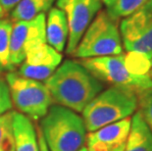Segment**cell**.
Returning a JSON list of instances; mask_svg holds the SVG:
<instances>
[{
    "mask_svg": "<svg viewBox=\"0 0 152 151\" xmlns=\"http://www.w3.org/2000/svg\"><path fill=\"white\" fill-rule=\"evenodd\" d=\"M13 103L7 82L4 79H0V116L11 111Z\"/></svg>",
    "mask_w": 152,
    "mask_h": 151,
    "instance_id": "cell-21",
    "label": "cell"
},
{
    "mask_svg": "<svg viewBox=\"0 0 152 151\" xmlns=\"http://www.w3.org/2000/svg\"><path fill=\"white\" fill-rule=\"evenodd\" d=\"M123 45L116 21L99 11L80 38L72 55L80 59L120 55Z\"/></svg>",
    "mask_w": 152,
    "mask_h": 151,
    "instance_id": "cell-4",
    "label": "cell"
},
{
    "mask_svg": "<svg viewBox=\"0 0 152 151\" xmlns=\"http://www.w3.org/2000/svg\"><path fill=\"white\" fill-rule=\"evenodd\" d=\"M149 76H150V78L152 79V69H150V71H149Z\"/></svg>",
    "mask_w": 152,
    "mask_h": 151,
    "instance_id": "cell-26",
    "label": "cell"
},
{
    "mask_svg": "<svg viewBox=\"0 0 152 151\" xmlns=\"http://www.w3.org/2000/svg\"><path fill=\"white\" fill-rule=\"evenodd\" d=\"M40 133L49 151H77L85 146L86 128L82 116L64 106L52 104L40 119Z\"/></svg>",
    "mask_w": 152,
    "mask_h": 151,
    "instance_id": "cell-2",
    "label": "cell"
},
{
    "mask_svg": "<svg viewBox=\"0 0 152 151\" xmlns=\"http://www.w3.org/2000/svg\"><path fill=\"white\" fill-rule=\"evenodd\" d=\"M12 28V21L0 18V73L14 71L10 64V39Z\"/></svg>",
    "mask_w": 152,
    "mask_h": 151,
    "instance_id": "cell-16",
    "label": "cell"
},
{
    "mask_svg": "<svg viewBox=\"0 0 152 151\" xmlns=\"http://www.w3.org/2000/svg\"><path fill=\"white\" fill-rule=\"evenodd\" d=\"M22 0H0V6L4 13H9L20 3Z\"/></svg>",
    "mask_w": 152,
    "mask_h": 151,
    "instance_id": "cell-22",
    "label": "cell"
},
{
    "mask_svg": "<svg viewBox=\"0 0 152 151\" xmlns=\"http://www.w3.org/2000/svg\"><path fill=\"white\" fill-rule=\"evenodd\" d=\"M4 14H5V13L3 12L2 8H1V6H0V18H3V16H4Z\"/></svg>",
    "mask_w": 152,
    "mask_h": 151,
    "instance_id": "cell-24",
    "label": "cell"
},
{
    "mask_svg": "<svg viewBox=\"0 0 152 151\" xmlns=\"http://www.w3.org/2000/svg\"><path fill=\"white\" fill-rule=\"evenodd\" d=\"M125 62L128 69L135 75H147L152 67L150 59L137 52H129L125 55Z\"/></svg>",
    "mask_w": 152,
    "mask_h": 151,
    "instance_id": "cell-19",
    "label": "cell"
},
{
    "mask_svg": "<svg viewBox=\"0 0 152 151\" xmlns=\"http://www.w3.org/2000/svg\"><path fill=\"white\" fill-rule=\"evenodd\" d=\"M38 147H39V151H49L42 134L40 133L39 131H38Z\"/></svg>",
    "mask_w": 152,
    "mask_h": 151,
    "instance_id": "cell-23",
    "label": "cell"
},
{
    "mask_svg": "<svg viewBox=\"0 0 152 151\" xmlns=\"http://www.w3.org/2000/svg\"><path fill=\"white\" fill-rule=\"evenodd\" d=\"M137 108V94L129 89L111 86L102 90L86 106L82 117L86 131L90 133L130 118Z\"/></svg>",
    "mask_w": 152,
    "mask_h": 151,
    "instance_id": "cell-3",
    "label": "cell"
},
{
    "mask_svg": "<svg viewBox=\"0 0 152 151\" xmlns=\"http://www.w3.org/2000/svg\"><path fill=\"white\" fill-rule=\"evenodd\" d=\"M138 112L152 131V88L138 95Z\"/></svg>",
    "mask_w": 152,
    "mask_h": 151,
    "instance_id": "cell-20",
    "label": "cell"
},
{
    "mask_svg": "<svg viewBox=\"0 0 152 151\" xmlns=\"http://www.w3.org/2000/svg\"><path fill=\"white\" fill-rule=\"evenodd\" d=\"M120 34L128 52L143 54L152 60V0L123 19Z\"/></svg>",
    "mask_w": 152,
    "mask_h": 151,
    "instance_id": "cell-7",
    "label": "cell"
},
{
    "mask_svg": "<svg viewBox=\"0 0 152 151\" xmlns=\"http://www.w3.org/2000/svg\"><path fill=\"white\" fill-rule=\"evenodd\" d=\"M79 62L103 83L129 89L137 96L152 88V79L148 75H135L128 69L125 55H113L80 59Z\"/></svg>",
    "mask_w": 152,
    "mask_h": 151,
    "instance_id": "cell-5",
    "label": "cell"
},
{
    "mask_svg": "<svg viewBox=\"0 0 152 151\" xmlns=\"http://www.w3.org/2000/svg\"><path fill=\"white\" fill-rule=\"evenodd\" d=\"M151 63H152V60H151Z\"/></svg>",
    "mask_w": 152,
    "mask_h": 151,
    "instance_id": "cell-27",
    "label": "cell"
},
{
    "mask_svg": "<svg viewBox=\"0 0 152 151\" xmlns=\"http://www.w3.org/2000/svg\"><path fill=\"white\" fill-rule=\"evenodd\" d=\"M131 128V118L107 125L86 134L88 151H124Z\"/></svg>",
    "mask_w": 152,
    "mask_h": 151,
    "instance_id": "cell-11",
    "label": "cell"
},
{
    "mask_svg": "<svg viewBox=\"0 0 152 151\" xmlns=\"http://www.w3.org/2000/svg\"><path fill=\"white\" fill-rule=\"evenodd\" d=\"M45 14L33 20L19 21L13 25L10 39V64L13 69L23 63L28 52L46 42Z\"/></svg>",
    "mask_w": 152,
    "mask_h": 151,
    "instance_id": "cell-8",
    "label": "cell"
},
{
    "mask_svg": "<svg viewBox=\"0 0 152 151\" xmlns=\"http://www.w3.org/2000/svg\"><path fill=\"white\" fill-rule=\"evenodd\" d=\"M57 8L66 15L69 36L66 52L72 55L80 38L102 7L101 0H56Z\"/></svg>",
    "mask_w": 152,
    "mask_h": 151,
    "instance_id": "cell-9",
    "label": "cell"
},
{
    "mask_svg": "<svg viewBox=\"0 0 152 151\" xmlns=\"http://www.w3.org/2000/svg\"><path fill=\"white\" fill-rule=\"evenodd\" d=\"M45 85L53 101L77 113H82L104 88V83L75 60H65L60 64L45 81Z\"/></svg>",
    "mask_w": 152,
    "mask_h": 151,
    "instance_id": "cell-1",
    "label": "cell"
},
{
    "mask_svg": "<svg viewBox=\"0 0 152 151\" xmlns=\"http://www.w3.org/2000/svg\"><path fill=\"white\" fill-rule=\"evenodd\" d=\"M46 42L58 52H63L66 48L69 27L66 15L59 8H51L47 16V23L45 25Z\"/></svg>",
    "mask_w": 152,
    "mask_h": 151,
    "instance_id": "cell-13",
    "label": "cell"
},
{
    "mask_svg": "<svg viewBox=\"0 0 152 151\" xmlns=\"http://www.w3.org/2000/svg\"><path fill=\"white\" fill-rule=\"evenodd\" d=\"M12 103L17 110L31 120L38 121L45 116L53 99L45 83L25 78L18 73L6 75Z\"/></svg>",
    "mask_w": 152,
    "mask_h": 151,
    "instance_id": "cell-6",
    "label": "cell"
},
{
    "mask_svg": "<svg viewBox=\"0 0 152 151\" xmlns=\"http://www.w3.org/2000/svg\"><path fill=\"white\" fill-rule=\"evenodd\" d=\"M77 151H88V150L86 149V146H83V147H82V148H80V150H77Z\"/></svg>",
    "mask_w": 152,
    "mask_h": 151,
    "instance_id": "cell-25",
    "label": "cell"
},
{
    "mask_svg": "<svg viewBox=\"0 0 152 151\" xmlns=\"http://www.w3.org/2000/svg\"><path fill=\"white\" fill-rule=\"evenodd\" d=\"M61 61V53L44 43L28 53L19 66L18 74L35 81H46L60 66Z\"/></svg>",
    "mask_w": 152,
    "mask_h": 151,
    "instance_id": "cell-10",
    "label": "cell"
},
{
    "mask_svg": "<svg viewBox=\"0 0 152 151\" xmlns=\"http://www.w3.org/2000/svg\"><path fill=\"white\" fill-rule=\"evenodd\" d=\"M106 7V12L113 20L125 18L137 11L148 0H101Z\"/></svg>",
    "mask_w": 152,
    "mask_h": 151,
    "instance_id": "cell-17",
    "label": "cell"
},
{
    "mask_svg": "<svg viewBox=\"0 0 152 151\" xmlns=\"http://www.w3.org/2000/svg\"><path fill=\"white\" fill-rule=\"evenodd\" d=\"M55 0H22L11 11L13 22L30 21L50 10Z\"/></svg>",
    "mask_w": 152,
    "mask_h": 151,
    "instance_id": "cell-15",
    "label": "cell"
},
{
    "mask_svg": "<svg viewBox=\"0 0 152 151\" xmlns=\"http://www.w3.org/2000/svg\"><path fill=\"white\" fill-rule=\"evenodd\" d=\"M0 151H15L12 110L0 116Z\"/></svg>",
    "mask_w": 152,
    "mask_h": 151,
    "instance_id": "cell-18",
    "label": "cell"
},
{
    "mask_svg": "<svg viewBox=\"0 0 152 151\" xmlns=\"http://www.w3.org/2000/svg\"><path fill=\"white\" fill-rule=\"evenodd\" d=\"M12 127L15 151H39L38 136L30 118L12 111Z\"/></svg>",
    "mask_w": 152,
    "mask_h": 151,
    "instance_id": "cell-12",
    "label": "cell"
},
{
    "mask_svg": "<svg viewBox=\"0 0 152 151\" xmlns=\"http://www.w3.org/2000/svg\"><path fill=\"white\" fill-rule=\"evenodd\" d=\"M124 151H152V131L138 111L131 118V128Z\"/></svg>",
    "mask_w": 152,
    "mask_h": 151,
    "instance_id": "cell-14",
    "label": "cell"
}]
</instances>
